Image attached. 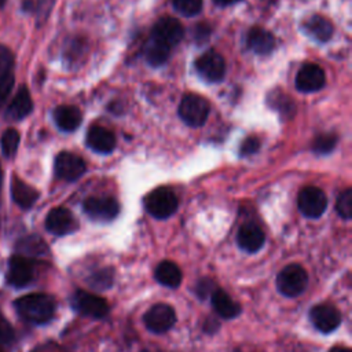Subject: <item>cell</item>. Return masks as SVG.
Returning a JSON list of instances; mask_svg holds the SVG:
<instances>
[{
    "label": "cell",
    "instance_id": "1",
    "mask_svg": "<svg viewBox=\"0 0 352 352\" xmlns=\"http://www.w3.org/2000/svg\"><path fill=\"white\" fill-rule=\"evenodd\" d=\"M18 315L33 324L48 323L55 314L54 300L43 293H32L22 296L15 301Z\"/></svg>",
    "mask_w": 352,
    "mask_h": 352
},
{
    "label": "cell",
    "instance_id": "2",
    "mask_svg": "<svg viewBox=\"0 0 352 352\" xmlns=\"http://www.w3.org/2000/svg\"><path fill=\"white\" fill-rule=\"evenodd\" d=\"M146 210L155 219H168L177 209V197L168 187H158L144 197Z\"/></svg>",
    "mask_w": 352,
    "mask_h": 352
},
{
    "label": "cell",
    "instance_id": "3",
    "mask_svg": "<svg viewBox=\"0 0 352 352\" xmlns=\"http://www.w3.org/2000/svg\"><path fill=\"white\" fill-rule=\"evenodd\" d=\"M308 285V274L300 264L286 265L276 276V287L285 297L300 296Z\"/></svg>",
    "mask_w": 352,
    "mask_h": 352
},
{
    "label": "cell",
    "instance_id": "4",
    "mask_svg": "<svg viewBox=\"0 0 352 352\" xmlns=\"http://www.w3.org/2000/svg\"><path fill=\"white\" fill-rule=\"evenodd\" d=\"M179 116L187 125L198 128L208 120L209 103L199 95L187 94L179 104Z\"/></svg>",
    "mask_w": 352,
    "mask_h": 352
},
{
    "label": "cell",
    "instance_id": "5",
    "mask_svg": "<svg viewBox=\"0 0 352 352\" xmlns=\"http://www.w3.org/2000/svg\"><path fill=\"white\" fill-rule=\"evenodd\" d=\"M72 305L77 312L95 319L104 318L109 314V304L104 298L84 290L73 293Z\"/></svg>",
    "mask_w": 352,
    "mask_h": 352
},
{
    "label": "cell",
    "instance_id": "6",
    "mask_svg": "<svg viewBox=\"0 0 352 352\" xmlns=\"http://www.w3.org/2000/svg\"><path fill=\"white\" fill-rule=\"evenodd\" d=\"M297 205L300 212L304 216L309 219H316V217H320L326 210L327 197L320 188L309 186L300 191L297 198Z\"/></svg>",
    "mask_w": 352,
    "mask_h": 352
},
{
    "label": "cell",
    "instance_id": "7",
    "mask_svg": "<svg viewBox=\"0 0 352 352\" xmlns=\"http://www.w3.org/2000/svg\"><path fill=\"white\" fill-rule=\"evenodd\" d=\"M143 322L150 331L161 334L168 331L175 324L176 314L170 305L158 302L148 308V311L143 315Z\"/></svg>",
    "mask_w": 352,
    "mask_h": 352
},
{
    "label": "cell",
    "instance_id": "8",
    "mask_svg": "<svg viewBox=\"0 0 352 352\" xmlns=\"http://www.w3.org/2000/svg\"><path fill=\"white\" fill-rule=\"evenodd\" d=\"M84 212L92 220L110 221L120 212L118 202L111 197H89L82 204Z\"/></svg>",
    "mask_w": 352,
    "mask_h": 352
},
{
    "label": "cell",
    "instance_id": "9",
    "mask_svg": "<svg viewBox=\"0 0 352 352\" xmlns=\"http://www.w3.org/2000/svg\"><path fill=\"white\" fill-rule=\"evenodd\" d=\"M195 69L205 81L219 82L226 74V62L217 52L208 51L195 60Z\"/></svg>",
    "mask_w": 352,
    "mask_h": 352
},
{
    "label": "cell",
    "instance_id": "10",
    "mask_svg": "<svg viewBox=\"0 0 352 352\" xmlns=\"http://www.w3.org/2000/svg\"><path fill=\"white\" fill-rule=\"evenodd\" d=\"M183 36H184V30L182 23L172 16L160 18L151 29V38H155L164 43L170 48L179 44Z\"/></svg>",
    "mask_w": 352,
    "mask_h": 352
},
{
    "label": "cell",
    "instance_id": "11",
    "mask_svg": "<svg viewBox=\"0 0 352 352\" xmlns=\"http://www.w3.org/2000/svg\"><path fill=\"white\" fill-rule=\"evenodd\" d=\"M85 162L81 157L62 151L55 158V173L59 179L66 182H74L85 173Z\"/></svg>",
    "mask_w": 352,
    "mask_h": 352
},
{
    "label": "cell",
    "instance_id": "12",
    "mask_svg": "<svg viewBox=\"0 0 352 352\" xmlns=\"http://www.w3.org/2000/svg\"><path fill=\"white\" fill-rule=\"evenodd\" d=\"M45 228L54 235H66L78 228V221L69 209L54 208L45 217Z\"/></svg>",
    "mask_w": 352,
    "mask_h": 352
},
{
    "label": "cell",
    "instance_id": "13",
    "mask_svg": "<svg viewBox=\"0 0 352 352\" xmlns=\"http://www.w3.org/2000/svg\"><path fill=\"white\" fill-rule=\"evenodd\" d=\"M309 318L315 329H318L322 333H331L341 323L340 312L337 311V308L329 304H318L312 307Z\"/></svg>",
    "mask_w": 352,
    "mask_h": 352
},
{
    "label": "cell",
    "instance_id": "14",
    "mask_svg": "<svg viewBox=\"0 0 352 352\" xmlns=\"http://www.w3.org/2000/svg\"><path fill=\"white\" fill-rule=\"evenodd\" d=\"M33 279V265L25 256H12L8 261L7 282L14 287H25Z\"/></svg>",
    "mask_w": 352,
    "mask_h": 352
},
{
    "label": "cell",
    "instance_id": "15",
    "mask_svg": "<svg viewBox=\"0 0 352 352\" xmlns=\"http://www.w3.org/2000/svg\"><path fill=\"white\" fill-rule=\"evenodd\" d=\"M324 72L315 63L304 65L296 76V88L301 92H315L323 88Z\"/></svg>",
    "mask_w": 352,
    "mask_h": 352
},
{
    "label": "cell",
    "instance_id": "16",
    "mask_svg": "<svg viewBox=\"0 0 352 352\" xmlns=\"http://www.w3.org/2000/svg\"><path fill=\"white\" fill-rule=\"evenodd\" d=\"M87 144L95 153L109 154L116 147V136L110 129L100 125H94L87 133Z\"/></svg>",
    "mask_w": 352,
    "mask_h": 352
},
{
    "label": "cell",
    "instance_id": "17",
    "mask_svg": "<svg viewBox=\"0 0 352 352\" xmlns=\"http://www.w3.org/2000/svg\"><path fill=\"white\" fill-rule=\"evenodd\" d=\"M265 236L261 228L253 223L243 224L236 235V242L241 249H243L248 253H254L260 250L264 245Z\"/></svg>",
    "mask_w": 352,
    "mask_h": 352
},
{
    "label": "cell",
    "instance_id": "18",
    "mask_svg": "<svg viewBox=\"0 0 352 352\" xmlns=\"http://www.w3.org/2000/svg\"><path fill=\"white\" fill-rule=\"evenodd\" d=\"M54 121L60 131L73 132L80 126L82 116L77 107L62 104L54 110Z\"/></svg>",
    "mask_w": 352,
    "mask_h": 352
},
{
    "label": "cell",
    "instance_id": "19",
    "mask_svg": "<svg viewBox=\"0 0 352 352\" xmlns=\"http://www.w3.org/2000/svg\"><path fill=\"white\" fill-rule=\"evenodd\" d=\"M246 43L258 55H267L275 48V37L263 28H252L246 36Z\"/></svg>",
    "mask_w": 352,
    "mask_h": 352
},
{
    "label": "cell",
    "instance_id": "20",
    "mask_svg": "<svg viewBox=\"0 0 352 352\" xmlns=\"http://www.w3.org/2000/svg\"><path fill=\"white\" fill-rule=\"evenodd\" d=\"M33 110V102H32V96L29 94V89L26 87H22L16 95L14 96V99L11 100V103L7 107L6 116L10 120L18 121L22 120L25 117H28Z\"/></svg>",
    "mask_w": 352,
    "mask_h": 352
},
{
    "label": "cell",
    "instance_id": "21",
    "mask_svg": "<svg viewBox=\"0 0 352 352\" xmlns=\"http://www.w3.org/2000/svg\"><path fill=\"white\" fill-rule=\"evenodd\" d=\"M11 197L14 202L22 209H29L34 205L38 198V191L32 186L26 184L19 177H12L11 180Z\"/></svg>",
    "mask_w": 352,
    "mask_h": 352
},
{
    "label": "cell",
    "instance_id": "22",
    "mask_svg": "<svg viewBox=\"0 0 352 352\" xmlns=\"http://www.w3.org/2000/svg\"><path fill=\"white\" fill-rule=\"evenodd\" d=\"M210 300L217 315L224 319H232L241 314V305L221 289L213 290L210 294Z\"/></svg>",
    "mask_w": 352,
    "mask_h": 352
},
{
    "label": "cell",
    "instance_id": "23",
    "mask_svg": "<svg viewBox=\"0 0 352 352\" xmlns=\"http://www.w3.org/2000/svg\"><path fill=\"white\" fill-rule=\"evenodd\" d=\"M304 29L309 37L320 43L327 41L333 34L331 22L322 15H312L308 18L304 23Z\"/></svg>",
    "mask_w": 352,
    "mask_h": 352
},
{
    "label": "cell",
    "instance_id": "24",
    "mask_svg": "<svg viewBox=\"0 0 352 352\" xmlns=\"http://www.w3.org/2000/svg\"><path fill=\"white\" fill-rule=\"evenodd\" d=\"M154 278L162 286L173 289L177 287L182 282V271L173 261L165 260L157 265L154 271Z\"/></svg>",
    "mask_w": 352,
    "mask_h": 352
},
{
    "label": "cell",
    "instance_id": "25",
    "mask_svg": "<svg viewBox=\"0 0 352 352\" xmlns=\"http://www.w3.org/2000/svg\"><path fill=\"white\" fill-rule=\"evenodd\" d=\"M169 55H170V47L150 37V40L144 47V58L148 65L161 66L168 60Z\"/></svg>",
    "mask_w": 352,
    "mask_h": 352
},
{
    "label": "cell",
    "instance_id": "26",
    "mask_svg": "<svg viewBox=\"0 0 352 352\" xmlns=\"http://www.w3.org/2000/svg\"><path fill=\"white\" fill-rule=\"evenodd\" d=\"M268 104L285 117H292L296 111V106H294L293 99L289 95H286L285 92L278 91V89L272 91L268 95Z\"/></svg>",
    "mask_w": 352,
    "mask_h": 352
},
{
    "label": "cell",
    "instance_id": "27",
    "mask_svg": "<svg viewBox=\"0 0 352 352\" xmlns=\"http://www.w3.org/2000/svg\"><path fill=\"white\" fill-rule=\"evenodd\" d=\"M18 250L29 256H41L48 252L45 242L37 235H29L18 242Z\"/></svg>",
    "mask_w": 352,
    "mask_h": 352
},
{
    "label": "cell",
    "instance_id": "28",
    "mask_svg": "<svg viewBox=\"0 0 352 352\" xmlns=\"http://www.w3.org/2000/svg\"><path fill=\"white\" fill-rule=\"evenodd\" d=\"M18 146H19L18 131H15L12 128L4 131L3 136H1V151H3L4 157L12 158L18 150Z\"/></svg>",
    "mask_w": 352,
    "mask_h": 352
},
{
    "label": "cell",
    "instance_id": "29",
    "mask_svg": "<svg viewBox=\"0 0 352 352\" xmlns=\"http://www.w3.org/2000/svg\"><path fill=\"white\" fill-rule=\"evenodd\" d=\"M113 270L111 268H103L99 270L96 272H94L89 278H88V283L91 285V287L94 289H99V290H106L109 287H111L113 285Z\"/></svg>",
    "mask_w": 352,
    "mask_h": 352
},
{
    "label": "cell",
    "instance_id": "30",
    "mask_svg": "<svg viewBox=\"0 0 352 352\" xmlns=\"http://www.w3.org/2000/svg\"><path fill=\"white\" fill-rule=\"evenodd\" d=\"M337 144V136L334 133H322L316 136L312 144V150L316 154H329Z\"/></svg>",
    "mask_w": 352,
    "mask_h": 352
},
{
    "label": "cell",
    "instance_id": "31",
    "mask_svg": "<svg viewBox=\"0 0 352 352\" xmlns=\"http://www.w3.org/2000/svg\"><path fill=\"white\" fill-rule=\"evenodd\" d=\"M12 66H14V56L11 51L6 45L0 44V81L14 77Z\"/></svg>",
    "mask_w": 352,
    "mask_h": 352
},
{
    "label": "cell",
    "instance_id": "32",
    "mask_svg": "<svg viewBox=\"0 0 352 352\" xmlns=\"http://www.w3.org/2000/svg\"><path fill=\"white\" fill-rule=\"evenodd\" d=\"M336 209L342 219L349 220L352 217V190L351 188L344 190L338 195L336 202Z\"/></svg>",
    "mask_w": 352,
    "mask_h": 352
},
{
    "label": "cell",
    "instance_id": "33",
    "mask_svg": "<svg viewBox=\"0 0 352 352\" xmlns=\"http://www.w3.org/2000/svg\"><path fill=\"white\" fill-rule=\"evenodd\" d=\"M175 10L184 16H194L202 10V0H173Z\"/></svg>",
    "mask_w": 352,
    "mask_h": 352
},
{
    "label": "cell",
    "instance_id": "34",
    "mask_svg": "<svg viewBox=\"0 0 352 352\" xmlns=\"http://www.w3.org/2000/svg\"><path fill=\"white\" fill-rule=\"evenodd\" d=\"M260 148V140L256 136H248L241 144V155L248 157L257 153Z\"/></svg>",
    "mask_w": 352,
    "mask_h": 352
},
{
    "label": "cell",
    "instance_id": "35",
    "mask_svg": "<svg viewBox=\"0 0 352 352\" xmlns=\"http://www.w3.org/2000/svg\"><path fill=\"white\" fill-rule=\"evenodd\" d=\"M14 340V331L10 323L0 318V342L10 344Z\"/></svg>",
    "mask_w": 352,
    "mask_h": 352
},
{
    "label": "cell",
    "instance_id": "36",
    "mask_svg": "<svg viewBox=\"0 0 352 352\" xmlns=\"http://www.w3.org/2000/svg\"><path fill=\"white\" fill-rule=\"evenodd\" d=\"M209 34H210V29L208 25L205 23H199L195 26L194 29V38L198 41V43H204L209 38Z\"/></svg>",
    "mask_w": 352,
    "mask_h": 352
},
{
    "label": "cell",
    "instance_id": "37",
    "mask_svg": "<svg viewBox=\"0 0 352 352\" xmlns=\"http://www.w3.org/2000/svg\"><path fill=\"white\" fill-rule=\"evenodd\" d=\"M212 280L210 279H201L197 283V294L199 296V298H205L209 296V293L212 292ZM212 294V293H210Z\"/></svg>",
    "mask_w": 352,
    "mask_h": 352
},
{
    "label": "cell",
    "instance_id": "38",
    "mask_svg": "<svg viewBox=\"0 0 352 352\" xmlns=\"http://www.w3.org/2000/svg\"><path fill=\"white\" fill-rule=\"evenodd\" d=\"M52 0H38L37 3V11H38V18H45L51 10Z\"/></svg>",
    "mask_w": 352,
    "mask_h": 352
},
{
    "label": "cell",
    "instance_id": "39",
    "mask_svg": "<svg viewBox=\"0 0 352 352\" xmlns=\"http://www.w3.org/2000/svg\"><path fill=\"white\" fill-rule=\"evenodd\" d=\"M217 329H219V323H217L213 318H209V319L206 320L205 326H204V330H205L206 333H214Z\"/></svg>",
    "mask_w": 352,
    "mask_h": 352
},
{
    "label": "cell",
    "instance_id": "40",
    "mask_svg": "<svg viewBox=\"0 0 352 352\" xmlns=\"http://www.w3.org/2000/svg\"><path fill=\"white\" fill-rule=\"evenodd\" d=\"M329 352H352V351L349 348H346V346H334Z\"/></svg>",
    "mask_w": 352,
    "mask_h": 352
},
{
    "label": "cell",
    "instance_id": "41",
    "mask_svg": "<svg viewBox=\"0 0 352 352\" xmlns=\"http://www.w3.org/2000/svg\"><path fill=\"white\" fill-rule=\"evenodd\" d=\"M217 4L220 6H230V4H234V3H238L241 0H214Z\"/></svg>",
    "mask_w": 352,
    "mask_h": 352
},
{
    "label": "cell",
    "instance_id": "42",
    "mask_svg": "<svg viewBox=\"0 0 352 352\" xmlns=\"http://www.w3.org/2000/svg\"><path fill=\"white\" fill-rule=\"evenodd\" d=\"M6 1H7V0H0V8H1V7L6 4Z\"/></svg>",
    "mask_w": 352,
    "mask_h": 352
}]
</instances>
